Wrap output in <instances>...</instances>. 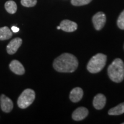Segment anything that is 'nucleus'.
Instances as JSON below:
<instances>
[{"instance_id": "obj_11", "label": "nucleus", "mask_w": 124, "mask_h": 124, "mask_svg": "<svg viewBox=\"0 0 124 124\" xmlns=\"http://www.w3.org/2000/svg\"><path fill=\"white\" fill-rule=\"evenodd\" d=\"M106 97L102 94H98L95 96L93 100V106L97 110H101L106 105Z\"/></svg>"}, {"instance_id": "obj_15", "label": "nucleus", "mask_w": 124, "mask_h": 124, "mask_svg": "<svg viewBox=\"0 0 124 124\" xmlns=\"http://www.w3.org/2000/svg\"><path fill=\"white\" fill-rule=\"evenodd\" d=\"M5 8L10 14H15L17 9L16 3L13 1H8L5 4Z\"/></svg>"}, {"instance_id": "obj_1", "label": "nucleus", "mask_w": 124, "mask_h": 124, "mask_svg": "<svg viewBox=\"0 0 124 124\" xmlns=\"http://www.w3.org/2000/svg\"><path fill=\"white\" fill-rule=\"evenodd\" d=\"M54 69L60 72H73L78 66V61L72 54L64 53L55 59L53 63Z\"/></svg>"}, {"instance_id": "obj_4", "label": "nucleus", "mask_w": 124, "mask_h": 124, "mask_svg": "<svg viewBox=\"0 0 124 124\" xmlns=\"http://www.w3.org/2000/svg\"><path fill=\"white\" fill-rule=\"evenodd\" d=\"M35 99V93L33 90L25 89L21 93L17 100L18 106L21 108H26L33 103Z\"/></svg>"}, {"instance_id": "obj_8", "label": "nucleus", "mask_w": 124, "mask_h": 124, "mask_svg": "<svg viewBox=\"0 0 124 124\" xmlns=\"http://www.w3.org/2000/svg\"><path fill=\"white\" fill-rule=\"evenodd\" d=\"M60 29L66 32H72L77 29L78 25L76 23L69 20H64L60 24Z\"/></svg>"}, {"instance_id": "obj_9", "label": "nucleus", "mask_w": 124, "mask_h": 124, "mask_svg": "<svg viewBox=\"0 0 124 124\" xmlns=\"http://www.w3.org/2000/svg\"><path fill=\"white\" fill-rule=\"evenodd\" d=\"M89 114V111L86 108L80 107L74 111L72 114V119L75 121H81L85 119Z\"/></svg>"}, {"instance_id": "obj_17", "label": "nucleus", "mask_w": 124, "mask_h": 124, "mask_svg": "<svg viewBox=\"0 0 124 124\" xmlns=\"http://www.w3.org/2000/svg\"><path fill=\"white\" fill-rule=\"evenodd\" d=\"M117 25L119 28L124 30V10L121 12L118 18Z\"/></svg>"}, {"instance_id": "obj_14", "label": "nucleus", "mask_w": 124, "mask_h": 124, "mask_svg": "<svg viewBox=\"0 0 124 124\" xmlns=\"http://www.w3.org/2000/svg\"><path fill=\"white\" fill-rule=\"evenodd\" d=\"M124 113V102L109 110L108 114L110 116H118Z\"/></svg>"}, {"instance_id": "obj_6", "label": "nucleus", "mask_w": 124, "mask_h": 124, "mask_svg": "<svg viewBox=\"0 0 124 124\" xmlns=\"http://www.w3.org/2000/svg\"><path fill=\"white\" fill-rule=\"evenodd\" d=\"M0 104L2 110L5 113H9L13 108V103L9 98L2 94L0 97Z\"/></svg>"}, {"instance_id": "obj_19", "label": "nucleus", "mask_w": 124, "mask_h": 124, "mask_svg": "<svg viewBox=\"0 0 124 124\" xmlns=\"http://www.w3.org/2000/svg\"><path fill=\"white\" fill-rule=\"evenodd\" d=\"M11 30L12 31V32H14V33H17V32H18V31H19L20 29L18 28L15 27V26H13V27H12Z\"/></svg>"}, {"instance_id": "obj_20", "label": "nucleus", "mask_w": 124, "mask_h": 124, "mask_svg": "<svg viewBox=\"0 0 124 124\" xmlns=\"http://www.w3.org/2000/svg\"><path fill=\"white\" fill-rule=\"evenodd\" d=\"M57 29H60V26H58V27H57Z\"/></svg>"}, {"instance_id": "obj_5", "label": "nucleus", "mask_w": 124, "mask_h": 124, "mask_svg": "<svg viewBox=\"0 0 124 124\" xmlns=\"http://www.w3.org/2000/svg\"><path fill=\"white\" fill-rule=\"evenodd\" d=\"M92 20L95 29L97 31H100L104 27L106 23V16L103 12H98L93 17Z\"/></svg>"}, {"instance_id": "obj_10", "label": "nucleus", "mask_w": 124, "mask_h": 124, "mask_svg": "<svg viewBox=\"0 0 124 124\" xmlns=\"http://www.w3.org/2000/svg\"><path fill=\"white\" fill-rule=\"evenodd\" d=\"M10 70L17 75H23L25 73V69L23 64L19 61L14 60L10 62L9 64Z\"/></svg>"}, {"instance_id": "obj_21", "label": "nucleus", "mask_w": 124, "mask_h": 124, "mask_svg": "<svg viewBox=\"0 0 124 124\" xmlns=\"http://www.w3.org/2000/svg\"><path fill=\"white\" fill-rule=\"evenodd\" d=\"M122 124H124V122H123V123H122Z\"/></svg>"}, {"instance_id": "obj_2", "label": "nucleus", "mask_w": 124, "mask_h": 124, "mask_svg": "<svg viewBox=\"0 0 124 124\" xmlns=\"http://www.w3.org/2000/svg\"><path fill=\"white\" fill-rule=\"evenodd\" d=\"M110 79L116 83H120L124 79V63L120 58H117L112 62L108 69Z\"/></svg>"}, {"instance_id": "obj_12", "label": "nucleus", "mask_w": 124, "mask_h": 124, "mask_svg": "<svg viewBox=\"0 0 124 124\" xmlns=\"http://www.w3.org/2000/svg\"><path fill=\"white\" fill-rule=\"evenodd\" d=\"M83 95V90L80 87H75L71 90L70 94V98L72 102L76 103L81 100Z\"/></svg>"}, {"instance_id": "obj_3", "label": "nucleus", "mask_w": 124, "mask_h": 124, "mask_svg": "<svg viewBox=\"0 0 124 124\" xmlns=\"http://www.w3.org/2000/svg\"><path fill=\"white\" fill-rule=\"evenodd\" d=\"M106 60V55L101 53L96 54L89 60L87 66V69L91 73H98L104 68Z\"/></svg>"}, {"instance_id": "obj_16", "label": "nucleus", "mask_w": 124, "mask_h": 124, "mask_svg": "<svg viewBox=\"0 0 124 124\" xmlns=\"http://www.w3.org/2000/svg\"><path fill=\"white\" fill-rule=\"evenodd\" d=\"M21 4L25 7H33L37 4V0H21Z\"/></svg>"}, {"instance_id": "obj_18", "label": "nucleus", "mask_w": 124, "mask_h": 124, "mask_svg": "<svg viewBox=\"0 0 124 124\" xmlns=\"http://www.w3.org/2000/svg\"><path fill=\"white\" fill-rule=\"evenodd\" d=\"M92 0H71V4L74 6H83L89 4Z\"/></svg>"}, {"instance_id": "obj_13", "label": "nucleus", "mask_w": 124, "mask_h": 124, "mask_svg": "<svg viewBox=\"0 0 124 124\" xmlns=\"http://www.w3.org/2000/svg\"><path fill=\"white\" fill-rule=\"evenodd\" d=\"M12 36V32L8 27L0 28V40L9 39Z\"/></svg>"}, {"instance_id": "obj_7", "label": "nucleus", "mask_w": 124, "mask_h": 124, "mask_svg": "<svg viewBox=\"0 0 124 124\" xmlns=\"http://www.w3.org/2000/svg\"><path fill=\"white\" fill-rule=\"evenodd\" d=\"M22 39L21 38H17L12 40L7 46V51L8 53L10 55L15 54L22 44Z\"/></svg>"}]
</instances>
